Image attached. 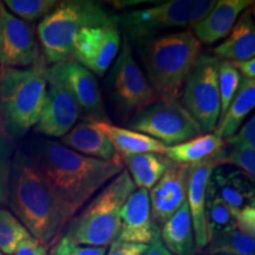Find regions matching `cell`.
<instances>
[{
  "label": "cell",
  "mask_w": 255,
  "mask_h": 255,
  "mask_svg": "<svg viewBox=\"0 0 255 255\" xmlns=\"http://www.w3.org/2000/svg\"><path fill=\"white\" fill-rule=\"evenodd\" d=\"M107 248L105 247H90L82 246V245L73 244L66 240L63 237L51 247L47 255H105Z\"/></svg>",
  "instance_id": "836d02e7"
},
{
  "label": "cell",
  "mask_w": 255,
  "mask_h": 255,
  "mask_svg": "<svg viewBox=\"0 0 255 255\" xmlns=\"http://www.w3.org/2000/svg\"><path fill=\"white\" fill-rule=\"evenodd\" d=\"M128 129L144 133L167 146L180 144L203 133L180 101L155 102L132 116Z\"/></svg>",
  "instance_id": "ba28073f"
},
{
  "label": "cell",
  "mask_w": 255,
  "mask_h": 255,
  "mask_svg": "<svg viewBox=\"0 0 255 255\" xmlns=\"http://www.w3.org/2000/svg\"><path fill=\"white\" fill-rule=\"evenodd\" d=\"M47 65L0 70V124L7 138L26 135L39 120L45 101Z\"/></svg>",
  "instance_id": "8992f818"
},
{
  "label": "cell",
  "mask_w": 255,
  "mask_h": 255,
  "mask_svg": "<svg viewBox=\"0 0 255 255\" xmlns=\"http://www.w3.org/2000/svg\"><path fill=\"white\" fill-rule=\"evenodd\" d=\"M14 149L11 139L0 135V206L7 205L8 183Z\"/></svg>",
  "instance_id": "1f68e13d"
},
{
  "label": "cell",
  "mask_w": 255,
  "mask_h": 255,
  "mask_svg": "<svg viewBox=\"0 0 255 255\" xmlns=\"http://www.w3.org/2000/svg\"><path fill=\"white\" fill-rule=\"evenodd\" d=\"M148 245L128 244L120 240H115L110 245L109 251L105 255H142Z\"/></svg>",
  "instance_id": "8d00e7d4"
},
{
  "label": "cell",
  "mask_w": 255,
  "mask_h": 255,
  "mask_svg": "<svg viewBox=\"0 0 255 255\" xmlns=\"http://www.w3.org/2000/svg\"><path fill=\"white\" fill-rule=\"evenodd\" d=\"M0 255H2V253H1V252H0Z\"/></svg>",
  "instance_id": "ee69618b"
},
{
  "label": "cell",
  "mask_w": 255,
  "mask_h": 255,
  "mask_svg": "<svg viewBox=\"0 0 255 255\" xmlns=\"http://www.w3.org/2000/svg\"><path fill=\"white\" fill-rule=\"evenodd\" d=\"M0 135L5 136V135H4V132H2V128H1V124H0Z\"/></svg>",
  "instance_id": "b9f144b4"
},
{
  "label": "cell",
  "mask_w": 255,
  "mask_h": 255,
  "mask_svg": "<svg viewBox=\"0 0 255 255\" xmlns=\"http://www.w3.org/2000/svg\"><path fill=\"white\" fill-rule=\"evenodd\" d=\"M226 151L227 144L225 139L218 133L209 132L180 144L167 146L164 156L174 163L193 165L213 158H218L220 162Z\"/></svg>",
  "instance_id": "603a6c76"
},
{
  "label": "cell",
  "mask_w": 255,
  "mask_h": 255,
  "mask_svg": "<svg viewBox=\"0 0 255 255\" xmlns=\"http://www.w3.org/2000/svg\"><path fill=\"white\" fill-rule=\"evenodd\" d=\"M252 13H253V17H254V19H255V4L252 6Z\"/></svg>",
  "instance_id": "60d3db41"
},
{
  "label": "cell",
  "mask_w": 255,
  "mask_h": 255,
  "mask_svg": "<svg viewBox=\"0 0 255 255\" xmlns=\"http://www.w3.org/2000/svg\"><path fill=\"white\" fill-rule=\"evenodd\" d=\"M235 225L239 231L255 239V202L240 210L235 218Z\"/></svg>",
  "instance_id": "d590c367"
},
{
  "label": "cell",
  "mask_w": 255,
  "mask_h": 255,
  "mask_svg": "<svg viewBox=\"0 0 255 255\" xmlns=\"http://www.w3.org/2000/svg\"><path fill=\"white\" fill-rule=\"evenodd\" d=\"M14 255H47V247L33 237H28L18 245Z\"/></svg>",
  "instance_id": "74e56055"
},
{
  "label": "cell",
  "mask_w": 255,
  "mask_h": 255,
  "mask_svg": "<svg viewBox=\"0 0 255 255\" xmlns=\"http://www.w3.org/2000/svg\"><path fill=\"white\" fill-rule=\"evenodd\" d=\"M231 148H241L255 150V114L240 128L232 138L226 139Z\"/></svg>",
  "instance_id": "e575fe53"
},
{
  "label": "cell",
  "mask_w": 255,
  "mask_h": 255,
  "mask_svg": "<svg viewBox=\"0 0 255 255\" xmlns=\"http://www.w3.org/2000/svg\"><path fill=\"white\" fill-rule=\"evenodd\" d=\"M46 96L34 131L45 137L62 138L82 117L81 108L66 87L56 65L46 68Z\"/></svg>",
  "instance_id": "8fae6325"
},
{
  "label": "cell",
  "mask_w": 255,
  "mask_h": 255,
  "mask_svg": "<svg viewBox=\"0 0 255 255\" xmlns=\"http://www.w3.org/2000/svg\"><path fill=\"white\" fill-rule=\"evenodd\" d=\"M121 47L119 24L85 27L76 38L71 60L102 77L119 57Z\"/></svg>",
  "instance_id": "4fadbf2b"
},
{
  "label": "cell",
  "mask_w": 255,
  "mask_h": 255,
  "mask_svg": "<svg viewBox=\"0 0 255 255\" xmlns=\"http://www.w3.org/2000/svg\"><path fill=\"white\" fill-rule=\"evenodd\" d=\"M219 63L214 56L202 55L181 95V104L199 123L203 133L214 132L221 117Z\"/></svg>",
  "instance_id": "9c48e42d"
},
{
  "label": "cell",
  "mask_w": 255,
  "mask_h": 255,
  "mask_svg": "<svg viewBox=\"0 0 255 255\" xmlns=\"http://www.w3.org/2000/svg\"><path fill=\"white\" fill-rule=\"evenodd\" d=\"M159 238L164 247L173 255L195 254V232L187 201L159 228Z\"/></svg>",
  "instance_id": "cb8c5ba5"
},
{
  "label": "cell",
  "mask_w": 255,
  "mask_h": 255,
  "mask_svg": "<svg viewBox=\"0 0 255 255\" xmlns=\"http://www.w3.org/2000/svg\"><path fill=\"white\" fill-rule=\"evenodd\" d=\"M214 5L213 0H169L126 12L119 17V25H122L128 40L143 45L164 31L193 26Z\"/></svg>",
  "instance_id": "52a82bcc"
},
{
  "label": "cell",
  "mask_w": 255,
  "mask_h": 255,
  "mask_svg": "<svg viewBox=\"0 0 255 255\" xmlns=\"http://www.w3.org/2000/svg\"><path fill=\"white\" fill-rule=\"evenodd\" d=\"M219 164H231L245 170L255 180V150L231 148L226 151Z\"/></svg>",
  "instance_id": "d6a6232c"
},
{
  "label": "cell",
  "mask_w": 255,
  "mask_h": 255,
  "mask_svg": "<svg viewBox=\"0 0 255 255\" xmlns=\"http://www.w3.org/2000/svg\"><path fill=\"white\" fill-rule=\"evenodd\" d=\"M220 60L244 63L255 58V19L252 8L242 12L232 31L213 50Z\"/></svg>",
  "instance_id": "ffe728a7"
},
{
  "label": "cell",
  "mask_w": 255,
  "mask_h": 255,
  "mask_svg": "<svg viewBox=\"0 0 255 255\" xmlns=\"http://www.w3.org/2000/svg\"><path fill=\"white\" fill-rule=\"evenodd\" d=\"M146 79L158 101H180L202 57V44L191 31L158 36L142 45Z\"/></svg>",
  "instance_id": "3957f363"
},
{
  "label": "cell",
  "mask_w": 255,
  "mask_h": 255,
  "mask_svg": "<svg viewBox=\"0 0 255 255\" xmlns=\"http://www.w3.org/2000/svg\"><path fill=\"white\" fill-rule=\"evenodd\" d=\"M59 75L81 108L83 121H109L94 73L73 60L56 64Z\"/></svg>",
  "instance_id": "5bb4252c"
},
{
  "label": "cell",
  "mask_w": 255,
  "mask_h": 255,
  "mask_svg": "<svg viewBox=\"0 0 255 255\" xmlns=\"http://www.w3.org/2000/svg\"><path fill=\"white\" fill-rule=\"evenodd\" d=\"M24 150L49 187L64 226L126 169L121 156L108 162L87 157L45 137L33 138Z\"/></svg>",
  "instance_id": "6da1fadb"
},
{
  "label": "cell",
  "mask_w": 255,
  "mask_h": 255,
  "mask_svg": "<svg viewBox=\"0 0 255 255\" xmlns=\"http://www.w3.org/2000/svg\"><path fill=\"white\" fill-rule=\"evenodd\" d=\"M255 109V78H241L240 87L225 116L220 120L215 133L229 139L244 126L245 120Z\"/></svg>",
  "instance_id": "d4e9b609"
},
{
  "label": "cell",
  "mask_w": 255,
  "mask_h": 255,
  "mask_svg": "<svg viewBox=\"0 0 255 255\" xmlns=\"http://www.w3.org/2000/svg\"><path fill=\"white\" fill-rule=\"evenodd\" d=\"M159 229L152 221L149 190L138 188L128 197L121 213V229L116 240L149 245Z\"/></svg>",
  "instance_id": "e0dca14e"
},
{
  "label": "cell",
  "mask_w": 255,
  "mask_h": 255,
  "mask_svg": "<svg viewBox=\"0 0 255 255\" xmlns=\"http://www.w3.org/2000/svg\"><path fill=\"white\" fill-rule=\"evenodd\" d=\"M60 143L78 154L101 161H113L120 156L109 139L88 121L76 124L60 138Z\"/></svg>",
  "instance_id": "7402d4cb"
},
{
  "label": "cell",
  "mask_w": 255,
  "mask_h": 255,
  "mask_svg": "<svg viewBox=\"0 0 255 255\" xmlns=\"http://www.w3.org/2000/svg\"><path fill=\"white\" fill-rule=\"evenodd\" d=\"M254 4L255 1L251 0L215 1V5L208 12V14L191 26L193 28L191 32L201 44L212 45L227 37L242 12Z\"/></svg>",
  "instance_id": "d6986e66"
},
{
  "label": "cell",
  "mask_w": 255,
  "mask_h": 255,
  "mask_svg": "<svg viewBox=\"0 0 255 255\" xmlns=\"http://www.w3.org/2000/svg\"><path fill=\"white\" fill-rule=\"evenodd\" d=\"M111 142L121 157L137 154L164 155L167 145L135 130L115 126L110 121H88Z\"/></svg>",
  "instance_id": "44dd1931"
},
{
  "label": "cell",
  "mask_w": 255,
  "mask_h": 255,
  "mask_svg": "<svg viewBox=\"0 0 255 255\" xmlns=\"http://www.w3.org/2000/svg\"><path fill=\"white\" fill-rule=\"evenodd\" d=\"M4 4L11 13L26 23L43 20L57 7V0H5Z\"/></svg>",
  "instance_id": "f1b7e54d"
},
{
  "label": "cell",
  "mask_w": 255,
  "mask_h": 255,
  "mask_svg": "<svg viewBox=\"0 0 255 255\" xmlns=\"http://www.w3.org/2000/svg\"><path fill=\"white\" fill-rule=\"evenodd\" d=\"M43 59L32 25L0 1V70L32 68Z\"/></svg>",
  "instance_id": "7c38bea8"
},
{
  "label": "cell",
  "mask_w": 255,
  "mask_h": 255,
  "mask_svg": "<svg viewBox=\"0 0 255 255\" xmlns=\"http://www.w3.org/2000/svg\"><path fill=\"white\" fill-rule=\"evenodd\" d=\"M216 255H225V254H216Z\"/></svg>",
  "instance_id": "7bdbcfd3"
},
{
  "label": "cell",
  "mask_w": 255,
  "mask_h": 255,
  "mask_svg": "<svg viewBox=\"0 0 255 255\" xmlns=\"http://www.w3.org/2000/svg\"><path fill=\"white\" fill-rule=\"evenodd\" d=\"M119 24V15L111 13L101 2L92 0H66L38 25L37 32L46 65L71 60L75 40L85 27Z\"/></svg>",
  "instance_id": "5b68a950"
},
{
  "label": "cell",
  "mask_w": 255,
  "mask_h": 255,
  "mask_svg": "<svg viewBox=\"0 0 255 255\" xmlns=\"http://www.w3.org/2000/svg\"><path fill=\"white\" fill-rule=\"evenodd\" d=\"M209 189L228 207L234 220L244 207L255 202V180L235 165H216L210 177Z\"/></svg>",
  "instance_id": "2e32d148"
},
{
  "label": "cell",
  "mask_w": 255,
  "mask_h": 255,
  "mask_svg": "<svg viewBox=\"0 0 255 255\" xmlns=\"http://www.w3.org/2000/svg\"><path fill=\"white\" fill-rule=\"evenodd\" d=\"M7 205L31 237L49 248L64 231L52 194L24 149L14 151L8 183Z\"/></svg>",
  "instance_id": "7a4b0ae2"
},
{
  "label": "cell",
  "mask_w": 255,
  "mask_h": 255,
  "mask_svg": "<svg viewBox=\"0 0 255 255\" xmlns=\"http://www.w3.org/2000/svg\"><path fill=\"white\" fill-rule=\"evenodd\" d=\"M216 165H219L218 158L208 159V161L190 165L189 174H188L187 203L189 207L191 220H193L194 232H195L196 251L203 250L208 244L206 206L210 177Z\"/></svg>",
  "instance_id": "ac0fdd59"
},
{
  "label": "cell",
  "mask_w": 255,
  "mask_h": 255,
  "mask_svg": "<svg viewBox=\"0 0 255 255\" xmlns=\"http://www.w3.org/2000/svg\"><path fill=\"white\" fill-rule=\"evenodd\" d=\"M241 78V73L235 68L234 64L226 62V60H220L218 68V83L220 101H221V117H220V120L225 116L229 107H231L232 102L239 90V87H240Z\"/></svg>",
  "instance_id": "f546056e"
},
{
  "label": "cell",
  "mask_w": 255,
  "mask_h": 255,
  "mask_svg": "<svg viewBox=\"0 0 255 255\" xmlns=\"http://www.w3.org/2000/svg\"><path fill=\"white\" fill-rule=\"evenodd\" d=\"M234 223L235 220L233 218L228 207L208 188V197H207L206 206V225L208 241L209 239L214 237L216 233L234 225Z\"/></svg>",
  "instance_id": "4dcf8cb0"
},
{
  "label": "cell",
  "mask_w": 255,
  "mask_h": 255,
  "mask_svg": "<svg viewBox=\"0 0 255 255\" xmlns=\"http://www.w3.org/2000/svg\"><path fill=\"white\" fill-rule=\"evenodd\" d=\"M189 168L190 165L171 162L161 180L149 190L152 221L158 229L187 201Z\"/></svg>",
  "instance_id": "9a60e30c"
},
{
  "label": "cell",
  "mask_w": 255,
  "mask_h": 255,
  "mask_svg": "<svg viewBox=\"0 0 255 255\" xmlns=\"http://www.w3.org/2000/svg\"><path fill=\"white\" fill-rule=\"evenodd\" d=\"M28 237H31L30 233L13 213L0 207V252L14 255L18 245Z\"/></svg>",
  "instance_id": "83f0119b"
},
{
  "label": "cell",
  "mask_w": 255,
  "mask_h": 255,
  "mask_svg": "<svg viewBox=\"0 0 255 255\" xmlns=\"http://www.w3.org/2000/svg\"><path fill=\"white\" fill-rule=\"evenodd\" d=\"M234 66L239 70L242 77L245 78H255V58L244 63H233Z\"/></svg>",
  "instance_id": "ab89813d"
},
{
  "label": "cell",
  "mask_w": 255,
  "mask_h": 255,
  "mask_svg": "<svg viewBox=\"0 0 255 255\" xmlns=\"http://www.w3.org/2000/svg\"><path fill=\"white\" fill-rule=\"evenodd\" d=\"M206 247L209 255H255V239L239 231L234 223L216 233Z\"/></svg>",
  "instance_id": "4316f807"
},
{
  "label": "cell",
  "mask_w": 255,
  "mask_h": 255,
  "mask_svg": "<svg viewBox=\"0 0 255 255\" xmlns=\"http://www.w3.org/2000/svg\"><path fill=\"white\" fill-rule=\"evenodd\" d=\"M114 98L126 117L135 116L158 101L145 75L133 58L130 41L124 38L111 71Z\"/></svg>",
  "instance_id": "30bf717a"
},
{
  "label": "cell",
  "mask_w": 255,
  "mask_h": 255,
  "mask_svg": "<svg viewBox=\"0 0 255 255\" xmlns=\"http://www.w3.org/2000/svg\"><path fill=\"white\" fill-rule=\"evenodd\" d=\"M135 190L131 176L124 169L70 220L62 237L82 246H110L120 234L124 203Z\"/></svg>",
  "instance_id": "277c9868"
},
{
  "label": "cell",
  "mask_w": 255,
  "mask_h": 255,
  "mask_svg": "<svg viewBox=\"0 0 255 255\" xmlns=\"http://www.w3.org/2000/svg\"><path fill=\"white\" fill-rule=\"evenodd\" d=\"M124 167L136 187L150 190L168 170L170 159L159 154H137L122 157Z\"/></svg>",
  "instance_id": "484cf974"
},
{
  "label": "cell",
  "mask_w": 255,
  "mask_h": 255,
  "mask_svg": "<svg viewBox=\"0 0 255 255\" xmlns=\"http://www.w3.org/2000/svg\"><path fill=\"white\" fill-rule=\"evenodd\" d=\"M142 255H173L169 252L164 245L162 244L161 238H159V233L152 239L150 244L146 246V250L143 252Z\"/></svg>",
  "instance_id": "f35d334b"
}]
</instances>
